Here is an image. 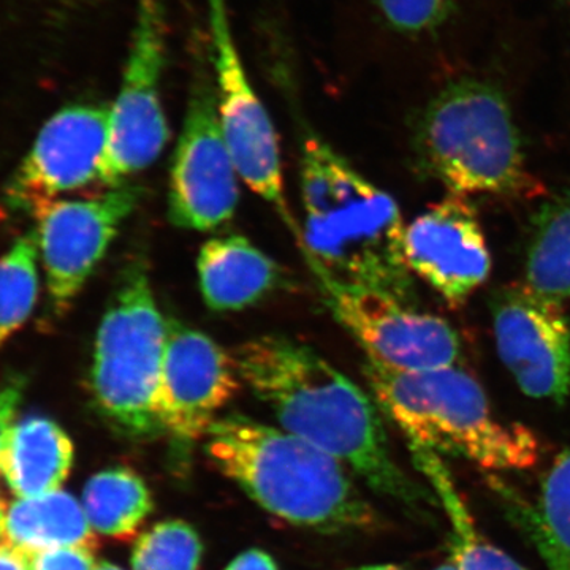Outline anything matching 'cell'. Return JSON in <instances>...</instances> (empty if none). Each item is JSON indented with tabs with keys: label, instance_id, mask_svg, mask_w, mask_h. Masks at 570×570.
Returning <instances> with one entry per match:
<instances>
[{
	"label": "cell",
	"instance_id": "1",
	"mask_svg": "<svg viewBox=\"0 0 570 570\" xmlns=\"http://www.w3.org/2000/svg\"><path fill=\"white\" fill-rule=\"evenodd\" d=\"M234 356L242 381L287 433L335 456L376 493L419 515L439 505L393 459L373 400L316 351L268 335L247 341Z\"/></svg>",
	"mask_w": 570,
	"mask_h": 570
},
{
	"label": "cell",
	"instance_id": "2",
	"mask_svg": "<svg viewBox=\"0 0 570 570\" xmlns=\"http://www.w3.org/2000/svg\"><path fill=\"white\" fill-rule=\"evenodd\" d=\"M299 183L305 228L298 242L311 269L409 303L414 283L396 202L314 134L303 138Z\"/></svg>",
	"mask_w": 570,
	"mask_h": 570
},
{
	"label": "cell",
	"instance_id": "3",
	"mask_svg": "<svg viewBox=\"0 0 570 570\" xmlns=\"http://www.w3.org/2000/svg\"><path fill=\"white\" fill-rule=\"evenodd\" d=\"M205 441L216 468L277 519L325 532L366 530L376 521L346 466L295 434L225 415Z\"/></svg>",
	"mask_w": 570,
	"mask_h": 570
},
{
	"label": "cell",
	"instance_id": "4",
	"mask_svg": "<svg viewBox=\"0 0 570 570\" xmlns=\"http://www.w3.org/2000/svg\"><path fill=\"white\" fill-rule=\"evenodd\" d=\"M365 374L377 406L407 442L491 471H523L538 463L534 433L494 417L479 382L460 367L400 373L367 362Z\"/></svg>",
	"mask_w": 570,
	"mask_h": 570
},
{
	"label": "cell",
	"instance_id": "5",
	"mask_svg": "<svg viewBox=\"0 0 570 570\" xmlns=\"http://www.w3.org/2000/svg\"><path fill=\"white\" fill-rule=\"evenodd\" d=\"M420 165L450 194L515 195L530 184L508 99L480 78L449 82L420 116Z\"/></svg>",
	"mask_w": 570,
	"mask_h": 570
},
{
	"label": "cell",
	"instance_id": "6",
	"mask_svg": "<svg viewBox=\"0 0 570 570\" xmlns=\"http://www.w3.org/2000/svg\"><path fill=\"white\" fill-rule=\"evenodd\" d=\"M165 343L167 318L154 298L148 265L134 258L97 330L89 379L100 414L126 436L164 433L159 385Z\"/></svg>",
	"mask_w": 570,
	"mask_h": 570
},
{
	"label": "cell",
	"instance_id": "7",
	"mask_svg": "<svg viewBox=\"0 0 570 570\" xmlns=\"http://www.w3.org/2000/svg\"><path fill=\"white\" fill-rule=\"evenodd\" d=\"M194 63L189 104L171 164L168 219L186 230L208 232L234 217L239 175L220 126L208 48Z\"/></svg>",
	"mask_w": 570,
	"mask_h": 570
},
{
	"label": "cell",
	"instance_id": "8",
	"mask_svg": "<svg viewBox=\"0 0 570 570\" xmlns=\"http://www.w3.org/2000/svg\"><path fill=\"white\" fill-rule=\"evenodd\" d=\"M164 69V0H137L121 89L108 116L107 149L97 181L105 189L124 186L146 170L167 145L170 130L160 99Z\"/></svg>",
	"mask_w": 570,
	"mask_h": 570
},
{
	"label": "cell",
	"instance_id": "9",
	"mask_svg": "<svg viewBox=\"0 0 570 570\" xmlns=\"http://www.w3.org/2000/svg\"><path fill=\"white\" fill-rule=\"evenodd\" d=\"M209 58L220 126L239 178L253 193L275 206L295 230L285 204L279 138L257 96L236 47L227 0H208Z\"/></svg>",
	"mask_w": 570,
	"mask_h": 570
},
{
	"label": "cell",
	"instance_id": "10",
	"mask_svg": "<svg viewBox=\"0 0 570 570\" xmlns=\"http://www.w3.org/2000/svg\"><path fill=\"white\" fill-rule=\"evenodd\" d=\"M333 316L365 348L367 362L400 373L455 366L460 337L452 325L395 296L354 287L314 272Z\"/></svg>",
	"mask_w": 570,
	"mask_h": 570
},
{
	"label": "cell",
	"instance_id": "11",
	"mask_svg": "<svg viewBox=\"0 0 570 570\" xmlns=\"http://www.w3.org/2000/svg\"><path fill=\"white\" fill-rule=\"evenodd\" d=\"M138 184L107 189L82 200H55L33 213L37 242L56 314L67 309L115 242L124 220L137 209Z\"/></svg>",
	"mask_w": 570,
	"mask_h": 570
},
{
	"label": "cell",
	"instance_id": "12",
	"mask_svg": "<svg viewBox=\"0 0 570 570\" xmlns=\"http://www.w3.org/2000/svg\"><path fill=\"white\" fill-rule=\"evenodd\" d=\"M499 358L521 392L564 403L570 393V322L561 302L528 284H510L491 296Z\"/></svg>",
	"mask_w": 570,
	"mask_h": 570
},
{
	"label": "cell",
	"instance_id": "13",
	"mask_svg": "<svg viewBox=\"0 0 570 570\" xmlns=\"http://www.w3.org/2000/svg\"><path fill=\"white\" fill-rule=\"evenodd\" d=\"M239 381L234 355L205 333L168 318L159 385L164 433L179 444L205 438Z\"/></svg>",
	"mask_w": 570,
	"mask_h": 570
},
{
	"label": "cell",
	"instance_id": "14",
	"mask_svg": "<svg viewBox=\"0 0 570 570\" xmlns=\"http://www.w3.org/2000/svg\"><path fill=\"white\" fill-rule=\"evenodd\" d=\"M108 116L107 107L70 105L48 119L7 187L10 206L33 214L61 194L99 181Z\"/></svg>",
	"mask_w": 570,
	"mask_h": 570
},
{
	"label": "cell",
	"instance_id": "15",
	"mask_svg": "<svg viewBox=\"0 0 570 570\" xmlns=\"http://www.w3.org/2000/svg\"><path fill=\"white\" fill-rule=\"evenodd\" d=\"M409 269L450 305H461L489 279L491 257L478 213L464 195L450 194L404 232Z\"/></svg>",
	"mask_w": 570,
	"mask_h": 570
},
{
	"label": "cell",
	"instance_id": "16",
	"mask_svg": "<svg viewBox=\"0 0 570 570\" xmlns=\"http://www.w3.org/2000/svg\"><path fill=\"white\" fill-rule=\"evenodd\" d=\"M197 269L206 306L216 313L246 309L281 283L276 262L242 235L208 239L198 255Z\"/></svg>",
	"mask_w": 570,
	"mask_h": 570
},
{
	"label": "cell",
	"instance_id": "17",
	"mask_svg": "<svg viewBox=\"0 0 570 570\" xmlns=\"http://www.w3.org/2000/svg\"><path fill=\"white\" fill-rule=\"evenodd\" d=\"M73 464V442L55 420L29 415L11 428L0 472L18 498L62 489Z\"/></svg>",
	"mask_w": 570,
	"mask_h": 570
},
{
	"label": "cell",
	"instance_id": "18",
	"mask_svg": "<svg viewBox=\"0 0 570 570\" xmlns=\"http://www.w3.org/2000/svg\"><path fill=\"white\" fill-rule=\"evenodd\" d=\"M3 532L6 543L28 554L58 547L97 549L96 531L81 502L62 490L11 502Z\"/></svg>",
	"mask_w": 570,
	"mask_h": 570
},
{
	"label": "cell",
	"instance_id": "19",
	"mask_svg": "<svg viewBox=\"0 0 570 570\" xmlns=\"http://www.w3.org/2000/svg\"><path fill=\"white\" fill-rule=\"evenodd\" d=\"M407 448L415 468L430 483L431 491L448 517L453 562L460 570H527L480 534L441 455L414 442H407Z\"/></svg>",
	"mask_w": 570,
	"mask_h": 570
},
{
	"label": "cell",
	"instance_id": "20",
	"mask_svg": "<svg viewBox=\"0 0 570 570\" xmlns=\"http://www.w3.org/2000/svg\"><path fill=\"white\" fill-rule=\"evenodd\" d=\"M524 275L539 294L570 299V193L557 195L535 213Z\"/></svg>",
	"mask_w": 570,
	"mask_h": 570
},
{
	"label": "cell",
	"instance_id": "21",
	"mask_svg": "<svg viewBox=\"0 0 570 570\" xmlns=\"http://www.w3.org/2000/svg\"><path fill=\"white\" fill-rule=\"evenodd\" d=\"M81 504L94 531L119 540L132 538L153 512L151 491L129 468L92 475L82 490Z\"/></svg>",
	"mask_w": 570,
	"mask_h": 570
},
{
	"label": "cell",
	"instance_id": "22",
	"mask_svg": "<svg viewBox=\"0 0 570 570\" xmlns=\"http://www.w3.org/2000/svg\"><path fill=\"white\" fill-rule=\"evenodd\" d=\"M527 530L549 570H570V442L551 464Z\"/></svg>",
	"mask_w": 570,
	"mask_h": 570
},
{
	"label": "cell",
	"instance_id": "23",
	"mask_svg": "<svg viewBox=\"0 0 570 570\" xmlns=\"http://www.w3.org/2000/svg\"><path fill=\"white\" fill-rule=\"evenodd\" d=\"M36 230L20 236L0 257V348L31 317L39 298Z\"/></svg>",
	"mask_w": 570,
	"mask_h": 570
},
{
	"label": "cell",
	"instance_id": "24",
	"mask_svg": "<svg viewBox=\"0 0 570 570\" xmlns=\"http://www.w3.org/2000/svg\"><path fill=\"white\" fill-rule=\"evenodd\" d=\"M200 535L183 520L157 523L135 542L130 564L132 570H198L200 569Z\"/></svg>",
	"mask_w": 570,
	"mask_h": 570
},
{
	"label": "cell",
	"instance_id": "25",
	"mask_svg": "<svg viewBox=\"0 0 570 570\" xmlns=\"http://www.w3.org/2000/svg\"><path fill=\"white\" fill-rule=\"evenodd\" d=\"M385 21L406 36H423L441 28L452 14L455 0H377Z\"/></svg>",
	"mask_w": 570,
	"mask_h": 570
},
{
	"label": "cell",
	"instance_id": "26",
	"mask_svg": "<svg viewBox=\"0 0 570 570\" xmlns=\"http://www.w3.org/2000/svg\"><path fill=\"white\" fill-rule=\"evenodd\" d=\"M97 564L88 547H58L31 554V570H96Z\"/></svg>",
	"mask_w": 570,
	"mask_h": 570
},
{
	"label": "cell",
	"instance_id": "27",
	"mask_svg": "<svg viewBox=\"0 0 570 570\" xmlns=\"http://www.w3.org/2000/svg\"><path fill=\"white\" fill-rule=\"evenodd\" d=\"M26 377L13 374L0 384V466H2L3 452L9 441L14 417L24 396Z\"/></svg>",
	"mask_w": 570,
	"mask_h": 570
},
{
	"label": "cell",
	"instance_id": "28",
	"mask_svg": "<svg viewBox=\"0 0 570 570\" xmlns=\"http://www.w3.org/2000/svg\"><path fill=\"white\" fill-rule=\"evenodd\" d=\"M225 570H279L266 551L253 549L238 554Z\"/></svg>",
	"mask_w": 570,
	"mask_h": 570
},
{
	"label": "cell",
	"instance_id": "29",
	"mask_svg": "<svg viewBox=\"0 0 570 570\" xmlns=\"http://www.w3.org/2000/svg\"><path fill=\"white\" fill-rule=\"evenodd\" d=\"M0 570H31V554L9 543L0 546Z\"/></svg>",
	"mask_w": 570,
	"mask_h": 570
},
{
	"label": "cell",
	"instance_id": "30",
	"mask_svg": "<svg viewBox=\"0 0 570 570\" xmlns=\"http://www.w3.org/2000/svg\"><path fill=\"white\" fill-rule=\"evenodd\" d=\"M6 505H3L2 499H0V546L6 543V532H3V521H6Z\"/></svg>",
	"mask_w": 570,
	"mask_h": 570
},
{
	"label": "cell",
	"instance_id": "31",
	"mask_svg": "<svg viewBox=\"0 0 570 570\" xmlns=\"http://www.w3.org/2000/svg\"><path fill=\"white\" fill-rule=\"evenodd\" d=\"M352 570H404L392 564H379V566H365V568L352 569Z\"/></svg>",
	"mask_w": 570,
	"mask_h": 570
},
{
	"label": "cell",
	"instance_id": "32",
	"mask_svg": "<svg viewBox=\"0 0 570 570\" xmlns=\"http://www.w3.org/2000/svg\"><path fill=\"white\" fill-rule=\"evenodd\" d=\"M96 570H124L119 566L111 564V562H99Z\"/></svg>",
	"mask_w": 570,
	"mask_h": 570
},
{
	"label": "cell",
	"instance_id": "33",
	"mask_svg": "<svg viewBox=\"0 0 570 570\" xmlns=\"http://www.w3.org/2000/svg\"><path fill=\"white\" fill-rule=\"evenodd\" d=\"M434 570H460V568L455 562H449V564L439 566V568Z\"/></svg>",
	"mask_w": 570,
	"mask_h": 570
},
{
	"label": "cell",
	"instance_id": "34",
	"mask_svg": "<svg viewBox=\"0 0 570 570\" xmlns=\"http://www.w3.org/2000/svg\"><path fill=\"white\" fill-rule=\"evenodd\" d=\"M564 3H566V9H568V11L570 13V0H564Z\"/></svg>",
	"mask_w": 570,
	"mask_h": 570
}]
</instances>
